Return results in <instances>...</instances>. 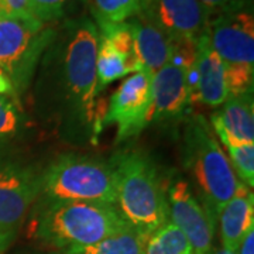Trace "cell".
Listing matches in <instances>:
<instances>
[{"mask_svg": "<svg viewBox=\"0 0 254 254\" xmlns=\"http://www.w3.org/2000/svg\"><path fill=\"white\" fill-rule=\"evenodd\" d=\"M185 161L200 190L205 206L218 219L219 212L233 196L245 188L222 150L212 136L205 119L196 120L185 134Z\"/></svg>", "mask_w": 254, "mask_h": 254, "instance_id": "3", "label": "cell"}, {"mask_svg": "<svg viewBox=\"0 0 254 254\" xmlns=\"http://www.w3.org/2000/svg\"><path fill=\"white\" fill-rule=\"evenodd\" d=\"M210 123L237 141L254 144L253 92L227 98L222 109L212 115Z\"/></svg>", "mask_w": 254, "mask_h": 254, "instance_id": "16", "label": "cell"}, {"mask_svg": "<svg viewBox=\"0 0 254 254\" xmlns=\"http://www.w3.org/2000/svg\"><path fill=\"white\" fill-rule=\"evenodd\" d=\"M237 254H254V227L247 232L237 249Z\"/></svg>", "mask_w": 254, "mask_h": 254, "instance_id": "26", "label": "cell"}, {"mask_svg": "<svg viewBox=\"0 0 254 254\" xmlns=\"http://www.w3.org/2000/svg\"><path fill=\"white\" fill-rule=\"evenodd\" d=\"M148 1H150V0H140V4H141V10H144L145 7H147Z\"/></svg>", "mask_w": 254, "mask_h": 254, "instance_id": "31", "label": "cell"}, {"mask_svg": "<svg viewBox=\"0 0 254 254\" xmlns=\"http://www.w3.org/2000/svg\"><path fill=\"white\" fill-rule=\"evenodd\" d=\"M21 127V110L14 96L0 95V141L17 134Z\"/></svg>", "mask_w": 254, "mask_h": 254, "instance_id": "23", "label": "cell"}, {"mask_svg": "<svg viewBox=\"0 0 254 254\" xmlns=\"http://www.w3.org/2000/svg\"><path fill=\"white\" fill-rule=\"evenodd\" d=\"M168 220L187 236L193 254L213 250L216 218L192 192L185 180H177L167 190Z\"/></svg>", "mask_w": 254, "mask_h": 254, "instance_id": "10", "label": "cell"}, {"mask_svg": "<svg viewBox=\"0 0 254 254\" xmlns=\"http://www.w3.org/2000/svg\"><path fill=\"white\" fill-rule=\"evenodd\" d=\"M148 237L133 226L110 235L98 243L64 250L65 254H141Z\"/></svg>", "mask_w": 254, "mask_h": 254, "instance_id": "17", "label": "cell"}, {"mask_svg": "<svg viewBox=\"0 0 254 254\" xmlns=\"http://www.w3.org/2000/svg\"><path fill=\"white\" fill-rule=\"evenodd\" d=\"M190 105L200 103L208 108H219L229 98L226 68L212 48L209 31L196 41L195 61L190 73Z\"/></svg>", "mask_w": 254, "mask_h": 254, "instance_id": "13", "label": "cell"}, {"mask_svg": "<svg viewBox=\"0 0 254 254\" xmlns=\"http://www.w3.org/2000/svg\"><path fill=\"white\" fill-rule=\"evenodd\" d=\"M113 167L118 174V209L130 226L148 237L168 220L167 190L154 164L138 153H126Z\"/></svg>", "mask_w": 254, "mask_h": 254, "instance_id": "2", "label": "cell"}, {"mask_svg": "<svg viewBox=\"0 0 254 254\" xmlns=\"http://www.w3.org/2000/svg\"><path fill=\"white\" fill-rule=\"evenodd\" d=\"M88 0H28L31 14L41 23L51 24L68 13L75 3H85Z\"/></svg>", "mask_w": 254, "mask_h": 254, "instance_id": "22", "label": "cell"}, {"mask_svg": "<svg viewBox=\"0 0 254 254\" xmlns=\"http://www.w3.org/2000/svg\"><path fill=\"white\" fill-rule=\"evenodd\" d=\"M196 43H174L170 61L151 78L153 103L150 122H171L182 118L190 106V73L195 61Z\"/></svg>", "mask_w": 254, "mask_h": 254, "instance_id": "8", "label": "cell"}, {"mask_svg": "<svg viewBox=\"0 0 254 254\" xmlns=\"http://www.w3.org/2000/svg\"><path fill=\"white\" fill-rule=\"evenodd\" d=\"M239 1H243V0H200V3L209 10V14L220 9H226L229 6H233Z\"/></svg>", "mask_w": 254, "mask_h": 254, "instance_id": "25", "label": "cell"}, {"mask_svg": "<svg viewBox=\"0 0 254 254\" xmlns=\"http://www.w3.org/2000/svg\"><path fill=\"white\" fill-rule=\"evenodd\" d=\"M218 134L222 145L229 153V161L232 164L237 178L247 188H253L254 185V144L237 141L218 127H213Z\"/></svg>", "mask_w": 254, "mask_h": 254, "instance_id": "18", "label": "cell"}, {"mask_svg": "<svg viewBox=\"0 0 254 254\" xmlns=\"http://www.w3.org/2000/svg\"><path fill=\"white\" fill-rule=\"evenodd\" d=\"M130 225L116 205L50 200L33 218L30 233L55 250L89 246L119 233Z\"/></svg>", "mask_w": 254, "mask_h": 254, "instance_id": "1", "label": "cell"}, {"mask_svg": "<svg viewBox=\"0 0 254 254\" xmlns=\"http://www.w3.org/2000/svg\"><path fill=\"white\" fill-rule=\"evenodd\" d=\"M41 192L50 200L116 205L118 174L112 164L63 155L41 175Z\"/></svg>", "mask_w": 254, "mask_h": 254, "instance_id": "5", "label": "cell"}, {"mask_svg": "<svg viewBox=\"0 0 254 254\" xmlns=\"http://www.w3.org/2000/svg\"><path fill=\"white\" fill-rule=\"evenodd\" d=\"M210 254H237V252H232V250H227L225 247H220V249H213Z\"/></svg>", "mask_w": 254, "mask_h": 254, "instance_id": "28", "label": "cell"}, {"mask_svg": "<svg viewBox=\"0 0 254 254\" xmlns=\"http://www.w3.org/2000/svg\"><path fill=\"white\" fill-rule=\"evenodd\" d=\"M26 254H65L61 250L58 252H31V253H26Z\"/></svg>", "mask_w": 254, "mask_h": 254, "instance_id": "30", "label": "cell"}, {"mask_svg": "<svg viewBox=\"0 0 254 254\" xmlns=\"http://www.w3.org/2000/svg\"><path fill=\"white\" fill-rule=\"evenodd\" d=\"M213 13L215 17L209 18V40L225 64L226 72H254L252 1L243 0Z\"/></svg>", "mask_w": 254, "mask_h": 254, "instance_id": "7", "label": "cell"}, {"mask_svg": "<svg viewBox=\"0 0 254 254\" xmlns=\"http://www.w3.org/2000/svg\"><path fill=\"white\" fill-rule=\"evenodd\" d=\"M151 75L136 72L120 83L109 98L103 118L95 123L96 134L103 127L116 126L118 141L137 137L150 123L153 92Z\"/></svg>", "mask_w": 254, "mask_h": 254, "instance_id": "9", "label": "cell"}, {"mask_svg": "<svg viewBox=\"0 0 254 254\" xmlns=\"http://www.w3.org/2000/svg\"><path fill=\"white\" fill-rule=\"evenodd\" d=\"M0 14L13 17H34L30 11L28 0H3Z\"/></svg>", "mask_w": 254, "mask_h": 254, "instance_id": "24", "label": "cell"}, {"mask_svg": "<svg viewBox=\"0 0 254 254\" xmlns=\"http://www.w3.org/2000/svg\"><path fill=\"white\" fill-rule=\"evenodd\" d=\"M96 73H98V93L103 91L110 83L125 78L128 73H133L126 58L100 36L98 58H96Z\"/></svg>", "mask_w": 254, "mask_h": 254, "instance_id": "20", "label": "cell"}, {"mask_svg": "<svg viewBox=\"0 0 254 254\" xmlns=\"http://www.w3.org/2000/svg\"><path fill=\"white\" fill-rule=\"evenodd\" d=\"M141 13L174 43H196L210 18L200 0H150Z\"/></svg>", "mask_w": 254, "mask_h": 254, "instance_id": "12", "label": "cell"}, {"mask_svg": "<svg viewBox=\"0 0 254 254\" xmlns=\"http://www.w3.org/2000/svg\"><path fill=\"white\" fill-rule=\"evenodd\" d=\"M134 38V53L138 63V72L154 75L170 61L174 51V41L154 26L143 13L127 20Z\"/></svg>", "mask_w": 254, "mask_h": 254, "instance_id": "14", "label": "cell"}, {"mask_svg": "<svg viewBox=\"0 0 254 254\" xmlns=\"http://www.w3.org/2000/svg\"><path fill=\"white\" fill-rule=\"evenodd\" d=\"M222 247L237 252L247 232L254 227V195L247 187L233 196L219 212Z\"/></svg>", "mask_w": 254, "mask_h": 254, "instance_id": "15", "label": "cell"}, {"mask_svg": "<svg viewBox=\"0 0 254 254\" xmlns=\"http://www.w3.org/2000/svg\"><path fill=\"white\" fill-rule=\"evenodd\" d=\"M58 47L69 99L82 118L92 123L96 118V96L99 95L96 73L99 31L95 21L88 17L69 21Z\"/></svg>", "mask_w": 254, "mask_h": 254, "instance_id": "4", "label": "cell"}, {"mask_svg": "<svg viewBox=\"0 0 254 254\" xmlns=\"http://www.w3.org/2000/svg\"><path fill=\"white\" fill-rule=\"evenodd\" d=\"M0 95H6V96H16L14 86L10 81V78L0 69Z\"/></svg>", "mask_w": 254, "mask_h": 254, "instance_id": "27", "label": "cell"}, {"mask_svg": "<svg viewBox=\"0 0 254 254\" xmlns=\"http://www.w3.org/2000/svg\"><path fill=\"white\" fill-rule=\"evenodd\" d=\"M40 192L41 175L13 164L0 165V237L9 247Z\"/></svg>", "mask_w": 254, "mask_h": 254, "instance_id": "11", "label": "cell"}, {"mask_svg": "<svg viewBox=\"0 0 254 254\" xmlns=\"http://www.w3.org/2000/svg\"><path fill=\"white\" fill-rule=\"evenodd\" d=\"M141 254H193V250L187 236L167 220L148 236Z\"/></svg>", "mask_w": 254, "mask_h": 254, "instance_id": "19", "label": "cell"}, {"mask_svg": "<svg viewBox=\"0 0 254 254\" xmlns=\"http://www.w3.org/2000/svg\"><path fill=\"white\" fill-rule=\"evenodd\" d=\"M55 38L57 30L51 24L34 17L0 14V69L10 78L16 95L26 91Z\"/></svg>", "mask_w": 254, "mask_h": 254, "instance_id": "6", "label": "cell"}, {"mask_svg": "<svg viewBox=\"0 0 254 254\" xmlns=\"http://www.w3.org/2000/svg\"><path fill=\"white\" fill-rule=\"evenodd\" d=\"M9 249V246L6 245L3 240H1V237H0V254H4L6 253V250Z\"/></svg>", "mask_w": 254, "mask_h": 254, "instance_id": "29", "label": "cell"}, {"mask_svg": "<svg viewBox=\"0 0 254 254\" xmlns=\"http://www.w3.org/2000/svg\"><path fill=\"white\" fill-rule=\"evenodd\" d=\"M140 13V0H93V16L96 20L125 23Z\"/></svg>", "mask_w": 254, "mask_h": 254, "instance_id": "21", "label": "cell"}]
</instances>
